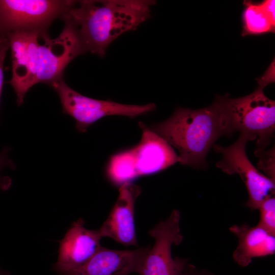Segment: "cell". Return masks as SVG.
I'll list each match as a JSON object with an SVG mask.
<instances>
[{
  "label": "cell",
  "mask_w": 275,
  "mask_h": 275,
  "mask_svg": "<svg viewBox=\"0 0 275 275\" xmlns=\"http://www.w3.org/2000/svg\"><path fill=\"white\" fill-rule=\"evenodd\" d=\"M150 0L72 1L61 16L74 29L83 53L104 57L110 44L151 16Z\"/></svg>",
  "instance_id": "6da1fadb"
},
{
  "label": "cell",
  "mask_w": 275,
  "mask_h": 275,
  "mask_svg": "<svg viewBox=\"0 0 275 275\" xmlns=\"http://www.w3.org/2000/svg\"><path fill=\"white\" fill-rule=\"evenodd\" d=\"M149 128L178 151V162L195 169L207 166L212 146L221 136L228 135L221 96L207 107L177 108L168 119Z\"/></svg>",
  "instance_id": "7a4b0ae2"
},
{
  "label": "cell",
  "mask_w": 275,
  "mask_h": 275,
  "mask_svg": "<svg viewBox=\"0 0 275 275\" xmlns=\"http://www.w3.org/2000/svg\"><path fill=\"white\" fill-rule=\"evenodd\" d=\"M140 142L131 148L113 155L106 168L111 182L119 185L141 176L157 173L178 162V155L164 139L142 122Z\"/></svg>",
  "instance_id": "3957f363"
},
{
  "label": "cell",
  "mask_w": 275,
  "mask_h": 275,
  "mask_svg": "<svg viewBox=\"0 0 275 275\" xmlns=\"http://www.w3.org/2000/svg\"><path fill=\"white\" fill-rule=\"evenodd\" d=\"M259 86L251 94L237 98L221 96L228 135L235 131L257 139V149L264 150L275 130V101Z\"/></svg>",
  "instance_id": "277c9868"
},
{
  "label": "cell",
  "mask_w": 275,
  "mask_h": 275,
  "mask_svg": "<svg viewBox=\"0 0 275 275\" xmlns=\"http://www.w3.org/2000/svg\"><path fill=\"white\" fill-rule=\"evenodd\" d=\"M50 86L58 94L63 113L75 120V128L80 133L85 132L89 127L106 116L118 115L134 118L149 113L156 108L154 103L125 104L91 98L71 89L63 79Z\"/></svg>",
  "instance_id": "5b68a950"
},
{
  "label": "cell",
  "mask_w": 275,
  "mask_h": 275,
  "mask_svg": "<svg viewBox=\"0 0 275 275\" xmlns=\"http://www.w3.org/2000/svg\"><path fill=\"white\" fill-rule=\"evenodd\" d=\"M249 135L240 133L237 141L228 147L214 145V150L222 155L216 167L228 174H238L244 182L248 193L245 206L255 210L267 196L274 193L275 181L262 174L249 159L246 144L254 141Z\"/></svg>",
  "instance_id": "8992f818"
},
{
  "label": "cell",
  "mask_w": 275,
  "mask_h": 275,
  "mask_svg": "<svg viewBox=\"0 0 275 275\" xmlns=\"http://www.w3.org/2000/svg\"><path fill=\"white\" fill-rule=\"evenodd\" d=\"M72 1L0 0V30L7 33L35 32L47 34L51 22L60 18Z\"/></svg>",
  "instance_id": "52a82bcc"
},
{
  "label": "cell",
  "mask_w": 275,
  "mask_h": 275,
  "mask_svg": "<svg viewBox=\"0 0 275 275\" xmlns=\"http://www.w3.org/2000/svg\"><path fill=\"white\" fill-rule=\"evenodd\" d=\"M181 214L174 209L165 220L161 221L149 231L155 242L149 248L137 272L139 275H181L188 259L173 257V245L183 240L180 227Z\"/></svg>",
  "instance_id": "ba28073f"
},
{
  "label": "cell",
  "mask_w": 275,
  "mask_h": 275,
  "mask_svg": "<svg viewBox=\"0 0 275 275\" xmlns=\"http://www.w3.org/2000/svg\"><path fill=\"white\" fill-rule=\"evenodd\" d=\"M40 38L44 40L38 48V83L51 86L63 79L64 70L77 56L84 53L78 37L73 28L65 23L59 36L50 39L47 34Z\"/></svg>",
  "instance_id": "9c48e42d"
},
{
  "label": "cell",
  "mask_w": 275,
  "mask_h": 275,
  "mask_svg": "<svg viewBox=\"0 0 275 275\" xmlns=\"http://www.w3.org/2000/svg\"><path fill=\"white\" fill-rule=\"evenodd\" d=\"M11 50L12 76L9 83L16 95L18 106L26 93L37 84L38 48L41 35L35 32L17 31L6 34Z\"/></svg>",
  "instance_id": "30bf717a"
},
{
  "label": "cell",
  "mask_w": 275,
  "mask_h": 275,
  "mask_svg": "<svg viewBox=\"0 0 275 275\" xmlns=\"http://www.w3.org/2000/svg\"><path fill=\"white\" fill-rule=\"evenodd\" d=\"M141 192V187L131 182L120 186L117 200L108 217L98 229L102 238H111L125 246L138 245L134 207Z\"/></svg>",
  "instance_id": "8fae6325"
},
{
  "label": "cell",
  "mask_w": 275,
  "mask_h": 275,
  "mask_svg": "<svg viewBox=\"0 0 275 275\" xmlns=\"http://www.w3.org/2000/svg\"><path fill=\"white\" fill-rule=\"evenodd\" d=\"M79 218L74 222L60 240L53 269L58 273L77 268L90 259L101 247L98 229L89 230Z\"/></svg>",
  "instance_id": "7c38bea8"
},
{
  "label": "cell",
  "mask_w": 275,
  "mask_h": 275,
  "mask_svg": "<svg viewBox=\"0 0 275 275\" xmlns=\"http://www.w3.org/2000/svg\"><path fill=\"white\" fill-rule=\"evenodd\" d=\"M149 248L117 250L101 247L86 262L59 275H130L137 273Z\"/></svg>",
  "instance_id": "4fadbf2b"
},
{
  "label": "cell",
  "mask_w": 275,
  "mask_h": 275,
  "mask_svg": "<svg viewBox=\"0 0 275 275\" xmlns=\"http://www.w3.org/2000/svg\"><path fill=\"white\" fill-rule=\"evenodd\" d=\"M230 231L238 239L233 259L240 266L249 265L253 259L272 255L275 252V235L259 226L244 223L234 225Z\"/></svg>",
  "instance_id": "5bb4252c"
},
{
  "label": "cell",
  "mask_w": 275,
  "mask_h": 275,
  "mask_svg": "<svg viewBox=\"0 0 275 275\" xmlns=\"http://www.w3.org/2000/svg\"><path fill=\"white\" fill-rule=\"evenodd\" d=\"M244 5L242 35H257L274 32V0H266L260 4L245 1Z\"/></svg>",
  "instance_id": "9a60e30c"
},
{
  "label": "cell",
  "mask_w": 275,
  "mask_h": 275,
  "mask_svg": "<svg viewBox=\"0 0 275 275\" xmlns=\"http://www.w3.org/2000/svg\"><path fill=\"white\" fill-rule=\"evenodd\" d=\"M273 195L266 197L261 203L258 209L260 212L258 225L275 235V198Z\"/></svg>",
  "instance_id": "2e32d148"
},
{
  "label": "cell",
  "mask_w": 275,
  "mask_h": 275,
  "mask_svg": "<svg viewBox=\"0 0 275 275\" xmlns=\"http://www.w3.org/2000/svg\"><path fill=\"white\" fill-rule=\"evenodd\" d=\"M274 147L269 150L256 149L255 155L259 158L257 169L261 170L265 176L275 181Z\"/></svg>",
  "instance_id": "e0dca14e"
},
{
  "label": "cell",
  "mask_w": 275,
  "mask_h": 275,
  "mask_svg": "<svg viewBox=\"0 0 275 275\" xmlns=\"http://www.w3.org/2000/svg\"><path fill=\"white\" fill-rule=\"evenodd\" d=\"M9 148L6 147L0 152V189L7 190L11 186V179L7 176H1V171L5 167H9L12 169H15V164L8 157Z\"/></svg>",
  "instance_id": "ac0fdd59"
},
{
  "label": "cell",
  "mask_w": 275,
  "mask_h": 275,
  "mask_svg": "<svg viewBox=\"0 0 275 275\" xmlns=\"http://www.w3.org/2000/svg\"><path fill=\"white\" fill-rule=\"evenodd\" d=\"M9 45V41L7 36H3L0 37V101L3 85V65L7 51Z\"/></svg>",
  "instance_id": "d6986e66"
},
{
  "label": "cell",
  "mask_w": 275,
  "mask_h": 275,
  "mask_svg": "<svg viewBox=\"0 0 275 275\" xmlns=\"http://www.w3.org/2000/svg\"><path fill=\"white\" fill-rule=\"evenodd\" d=\"M181 275H215L212 272L204 268H199L193 264L188 263Z\"/></svg>",
  "instance_id": "ffe728a7"
},
{
  "label": "cell",
  "mask_w": 275,
  "mask_h": 275,
  "mask_svg": "<svg viewBox=\"0 0 275 275\" xmlns=\"http://www.w3.org/2000/svg\"><path fill=\"white\" fill-rule=\"evenodd\" d=\"M0 275H9L7 272L0 269Z\"/></svg>",
  "instance_id": "44dd1931"
}]
</instances>
